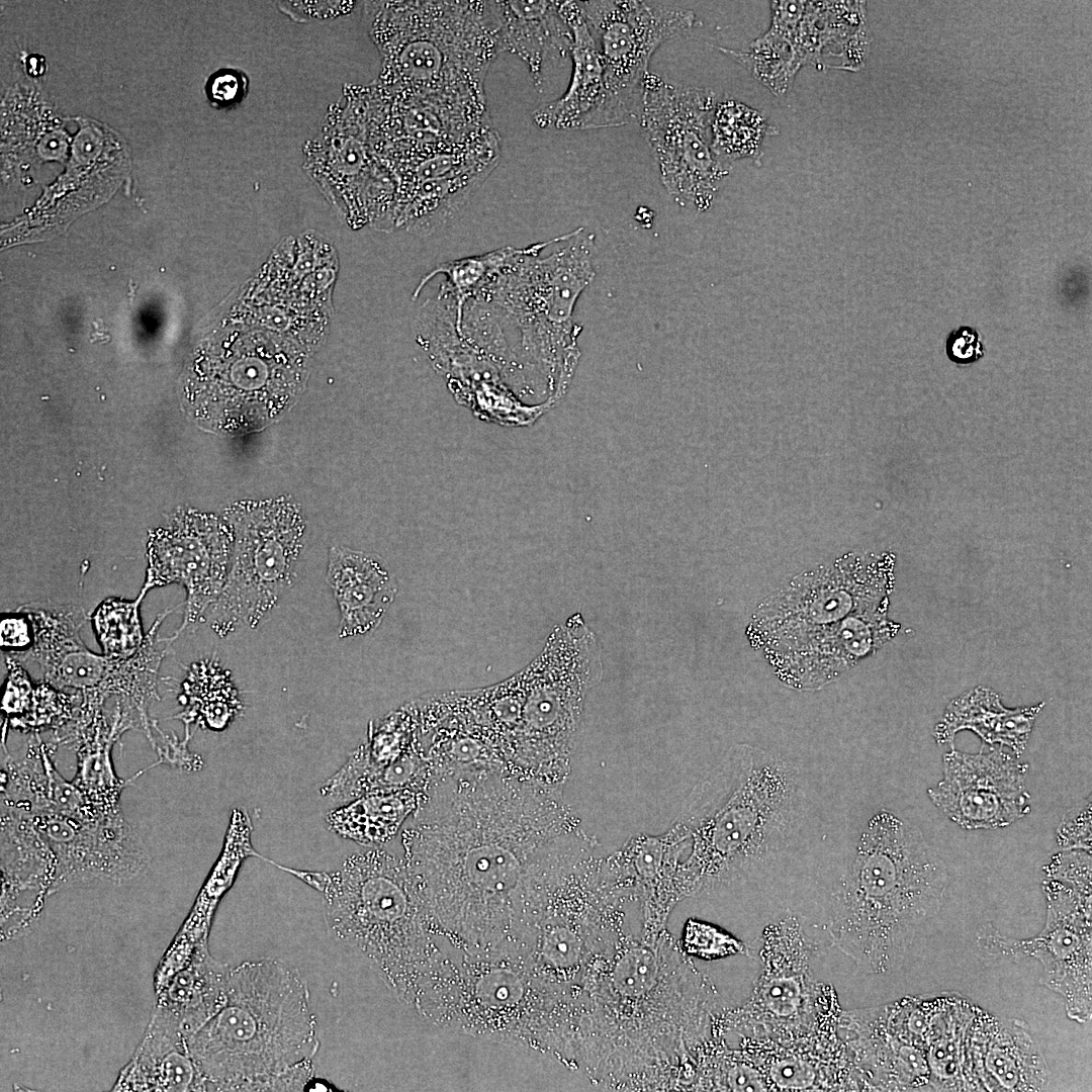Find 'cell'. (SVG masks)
I'll list each match as a JSON object with an SVG mask.
<instances>
[{
    "instance_id": "obj_1",
    "label": "cell",
    "mask_w": 1092,
    "mask_h": 1092,
    "mask_svg": "<svg viewBox=\"0 0 1092 1092\" xmlns=\"http://www.w3.org/2000/svg\"><path fill=\"white\" fill-rule=\"evenodd\" d=\"M563 789L507 771L432 777L401 844L432 920L456 949L521 958L549 856L582 828Z\"/></svg>"
},
{
    "instance_id": "obj_2",
    "label": "cell",
    "mask_w": 1092,
    "mask_h": 1092,
    "mask_svg": "<svg viewBox=\"0 0 1092 1092\" xmlns=\"http://www.w3.org/2000/svg\"><path fill=\"white\" fill-rule=\"evenodd\" d=\"M524 248L509 247L502 265L461 312L466 338L496 365L517 394L541 389L557 403L575 374L581 332L576 302L596 276L595 237L578 228Z\"/></svg>"
},
{
    "instance_id": "obj_3",
    "label": "cell",
    "mask_w": 1092,
    "mask_h": 1092,
    "mask_svg": "<svg viewBox=\"0 0 1092 1092\" xmlns=\"http://www.w3.org/2000/svg\"><path fill=\"white\" fill-rule=\"evenodd\" d=\"M805 808L795 765L764 748L731 746L674 819L689 834L679 869L687 897L719 894L767 873L795 843Z\"/></svg>"
},
{
    "instance_id": "obj_4",
    "label": "cell",
    "mask_w": 1092,
    "mask_h": 1092,
    "mask_svg": "<svg viewBox=\"0 0 1092 1092\" xmlns=\"http://www.w3.org/2000/svg\"><path fill=\"white\" fill-rule=\"evenodd\" d=\"M888 558L848 557L794 578L766 598L747 628L778 677L797 690L826 686L893 639Z\"/></svg>"
},
{
    "instance_id": "obj_5",
    "label": "cell",
    "mask_w": 1092,
    "mask_h": 1092,
    "mask_svg": "<svg viewBox=\"0 0 1092 1092\" xmlns=\"http://www.w3.org/2000/svg\"><path fill=\"white\" fill-rule=\"evenodd\" d=\"M947 885L946 866L920 829L881 810L825 887L827 931L859 970L887 974L937 914Z\"/></svg>"
},
{
    "instance_id": "obj_6",
    "label": "cell",
    "mask_w": 1092,
    "mask_h": 1092,
    "mask_svg": "<svg viewBox=\"0 0 1092 1092\" xmlns=\"http://www.w3.org/2000/svg\"><path fill=\"white\" fill-rule=\"evenodd\" d=\"M185 1045L204 1091H303L320 1049L306 981L281 959L242 963L222 1007Z\"/></svg>"
},
{
    "instance_id": "obj_7",
    "label": "cell",
    "mask_w": 1092,
    "mask_h": 1092,
    "mask_svg": "<svg viewBox=\"0 0 1092 1092\" xmlns=\"http://www.w3.org/2000/svg\"><path fill=\"white\" fill-rule=\"evenodd\" d=\"M274 864L321 894L330 935L404 1005L413 1007L421 984L460 952L432 920L403 856L372 847L351 854L333 872Z\"/></svg>"
},
{
    "instance_id": "obj_8",
    "label": "cell",
    "mask_w": 1092,
    "mask_h": 1092,
    "mask_svg": "<svg viewBox=\"0 0 1092 1092\" xmlns=\"http://www.w3.org/2000/svg\"><path fill=\"white\" fill-rule=\"evenodd\" d=\"M384 90L487 107L484 81L502 52L493 1H364Z\"/></svg>"
},
{
    "instance_id": "obj_9",
    "label": "cell",
    "mask_w": 1092,
    "mask_h": 1092,
    "mask_svg": "<svg viewBox=\"0 0 1092 1092\" xmlns=\"http://www.w3.org/2000/svg\"><path fill=\"white\" fill-rule=\"evenodd\" d=\"M423 1018L499 1042L549 1053L569 1064L582 1009L543 987L525 964L462 953L447 960L420 986L413 1005Z\"/></svg>"
},
{
    "instance_id": "obj_10",
    "label": "cell",
    "mask_w": 1092,
    "mask_h": 1092,
    "mask_svg": "<svg viewBox=\"0 0 1092 1092\" xmlns=\"http://www.w3.org/2000/svg\"><path fill=\"white\" fill-rule=\"evenodd\" d=\"M307 349L268 331H231L200 352L188 372L186 405L198 425L232 434L281 419L301 394Z\"/></svg>"
},
{
    "instance_id": "obj_11",
    "label": "cell",
    "mask_w": 1092,
    "mask_h": 1092,
    "mask_svg": "<svg viewBox=\"0 0 1092 1092\" xmlns=\"http://www.w3.org/2000/svg\"><path fill=\"white\" fill-rule=\"evenodd\" d=\"M526 695L507 766L515 777L564 788L588 692L603 676L598 638L579 614L553 628L525 667Z\"/></svg>"
},
{
    "instance_id": "obj_12",
    "label": "cell",
    "mask_w": 1092,
    "mask_h": 1092,
    "mask_svg": "<svg viewBox=\"0 0 1092 1092\" xmlns=\"http://www.w3.org/2000/svg\"><path fill=\"white\" fill-rule=\"evenodd\" d=\"M16 611L29 619L33 639L27 650L11 656L20 662H35L43 680L60 690L73 689L104 700L112 696L123 699L138 714L142 731L156 749L149 709L160 700L159 670L174 642L170 636L159 637V629L172 610L156 617L142 648L128 658L97 654L84 644L80 631L89 616L82 607L46 602L22 605Z\"/></svg>"
},
{
    "instance_id": "obj_13",
    "label": "cell",
    "mask_w": 1092,
    "mask_h": 1092,
    "mask_svg": "<svg viewBox=\"0 0 1092 1092\" xmlns=\"http://www.w3.org/2000/svg\"><path fill=\"white\" fill-rule=\"evenodd\" d=\"M225 516L234 535L230 571L205 616L219 637L256 628L294 585L305 533L289 496L235 503Z\"/></svg>"
},
{
    "instance_id": "obj_14",
    "label": "cell",
    "mask_w": 1092,
    "mask_h": 1092,
    "mask_svg": "<svg viewBox=\"0 0 1092 1092\" xmlns=\"http://www.w3.org/2000/svg\"><path fill=\"white\" fill-rule=\"evenodd\" d=\"M718 100L709 88L673 85L647 73L638 115L662 185L681 206L707 210L729 174L712 150Z\"/></svg>"
},
{
    "instance_id": "obj_15",
    "label": "cell",
    "mask_w": 1092,
    "mask_h": 1092,
    "mask_svg": "<svg viewBox=\"0 0 1092 1092\" xmlns=\"http://www.w3.org/2000/svg\"><path fill=\"white\" fill-rule=\"evenodd\" d=\"M604 64L600 128L637 116L652 55L697 23L694 11L659 1H578Z\"/></svg>"
},
{
    "instance_id": "obj_16",
    "label": "cell",
    "mask_w": 1092,
    "mask_h": 1092,
    "mask_svg": "<svg viewBox=\"0 0 1092 1092\" xmlns=\"http://www.w3.org/2000/svg\"><path fill=\"white\" fill-rule=\"evenodd\" d=\"M1041 888L1046 919L1040 933L1018 940L988 923L978 931V946L996 958L1037 960L1043 984L1064 998L1067 1015L1085 1023L1092 1011L1091 891L1048 877Z\"/></svg>"
},
{
    "instance_id": "obj_17",
    "label": "cell",
    "mask_w": 1092,
    "mask_h": 1092,
    "mask_svg": "<svg viewBox=\"0 0 1092 1092\" xmlns=\"http://www.w3.org/2000/svg\"><path fill=\"white\" fill-rule=\"evenodd\" d=\"M234 535L230 524L216 517L182 513L166 528L154 531L148 542V568L139 593L181 584L186 593L183 621L171 635L175 641L187 629L205 622L211 605L228 579Z\"/></svg>"
},
{
    "instance_id": "obj_18",
    "label": "cell",
    "mask_w": 1092,
    "mask_h": 1092,
    "mask_svg": "<svg viewBox=\"0 0 1092 1092\" xmlns=\"http://www.w3.org/2000/svg\"><path fill=\"white\" fill-rule=\"evenodd\" d=\"M943 778L927 796L949 820L968 830L1007 827L1029 814V764L992 747L977 753L954 747L942 756Z\"/></svg>"
},
{
    "instance_id": "obj_19",
    "label": "cell",
    "mask_w": 1092,
    "mask_h": 1092,
    "mask_svg": "<svg viewBox=\"0 0 1092 1092\" xmlns=\"http://www.w3.org/2000/svg\"><path fill=\"white\" fill-rule=\"evenodd\" d=\"M29 814L56 858L50 893L96 882L126 884L149 868L146 844L121 812L90 820L53 811Z\"/></svg>"
},
{
    "instance_id": "obj_20",
    "label": "cell",
    "mask_w": 1092,
    "mask_h": 1092,
    "mask_svg": "<svg viewBox=\"0 0 1092 1092\" xmlns=\"http://www.w3.org/2000/svg\"><path fill=\"white\" fill-rule=\"evenodd\" d=\"M430 763L418 737L413 703L370 722L367 739L320 789L322 797L346 804L364 795L428 787Z\"/></svg>"
},
{
    "instance_id": "obj_21",
    "label": "cell",
    "mask_w": 1092,
    "mask_h": 1092,
    "mask_svg": "<svg viewBox=\"0 0 1092 1092\" xmlns=\"http://www.w3.org/2000/svg\"><path fill=\"white\" fill-rule=\"evenodd\" d=\"M81 702L71 721L54 731V746L70 745L77 758L73 783L103 813L121 812L119 800L127 782L114 770L111 752L121 735L141 728L135 711L123 699L116 698L110 714L105 700L81 695Z\"/></svg>"
},
{
    "instance_id": "obj_22",
    "label": "cell",
    "mask_w": 1092,
    "mask_h": 1092,
    "mask_svg": "<svg viewBox=\"0 0 1092 1092\" xmlns=\"http://www.w3.org/2000/svg\"><path fill=\"white\" fill-rule=\"evenodd\" d=\"M689 843L685 827L673 821L661 834L630 836L615 851L634 879L643 935L652 936L665 930L668 915L686 898L679 868L688 853Z\"/></svg>"
},
{
    "instance_id": "obj_23",
    "label": "cell",
    "mask_w": 1092,
    "mask_h": 1092,
    "mask_svg": "<svg viewBox=\"0 0 1092 1092\" xmlns=\"http://www.w3.org/2000/svg\"><path fill=\"white\" fill-rule=\"evenodd\" d=\"M327 582L339 608L341 639L376 630L398 589L388 563L380 555L339 545L329 550Z\"/></svg>"
},
{
    "instance_id": "obj_24",
    "label": "cell",
    "mask_w": 1092,
    "mask_h": 1092,
    "mask_svg": "<svg viewBox=\"0 0 1092 1092\" xmlns=\"http://www.w3.org/2000/svg\"><path fill=\"white\" fill-rule=\"evenodd\" d=\"M559 12L572 32L573 68L566 92L532 114L540 128L596 129L605 103L604 64L578 1H559Z\"/></svg>"
},
{
    "instance_id": "obj_25",
    "label": "cell",
    "mask_w": 1092,
    "mask_h": 1092,
    "mask_svg": "<svg viewBox=\"0 0 1092 1092\" xmlns=\"http://www.w3.org/2000/svg\"><path fill=\"white\" fill-rule=\"evenodd\" d=\"M871 37L867 26L866 2H806L794 44L803 66H826L837 61V69L856 71L863 65Z\"/></svg>"
},
{
    "instance_id": "obj_26",
    "label": "cell",
    "mask_w": 1092,
    "mask_h": 1092,
    "mask_svg": "<svg viewBox=\"0 0 1092 1092\" xmlns=\"http://www.w3.org/2000/svg\"><path fill=\"white\" fill-rule=\"evenodd\" d=\"M502 52L519 57L541 90L549 60L570 55L572 32L559 12V1H493Z\"/></svg>"
},
{
    "instance_id": "obj_27",
    "label": "cell",
    "mask_w": 1092,
    "mask_h": 1092,
    "mask_svg": "<svg viewBox=\"0 0 1092 1092\" xmlns=\"http://www.w3.org/2000/svg\"><path fill=\"white\" fill-rule=\"evenodd\" d=\"M1043 706L1042 702L1029 707L1006 708L994 690L977 687L949 702L934 726L933 737L937 744L949 743L953 748L956 735L971 730L985 743L1007 746L1020 757Z\"/></svg>"
},
{
    "instance_id": "obj_28",
    "label": "cell",
    "mask_w": 1092,
    "mask_h": 1092,
    "mask_svg": "<svg viewBox=\"0 0 1092 1092\" xmlns=\"http://www.w3.org/2000/svg\"><path fill=\"white\" fill-rule=\"evenodd\" d=\"M2 908L12 907L25 891L50 893L56 870L54 852L28 812L1 802Z\"/></svg>"
},
{
    "instance_id": "obj_29",
    "label": "cell",
    "mask_w": 1092,
    "mask_h": 1092,
    "mask_svg": "<svg viewBox=\"0 0 1092 1092\" xmlns=\"http://www.w3.org/2000/svg\"><path fill=\"white\" fill-rule=\"evenodd\" d=\"M429 787H408L364 795L329 811L328 828L362 846L382 847L420 808Z\"/></svg>"
},
{
    "instance_id": "obj_30",
    "label": "cell",
    "mask_w": 1092,
    "mask_h": 1092,
    "mask_svg": "<svg viewBox=\"0 0 1092 1092\" xmlns=\"http://www.w3.org/2000/svg\"><path fill=\"white\" fill-rule=\"evenodd\" d=\"M231 969L215 961L205 946L175 978L167 1008L160 1013L185 1038L210 1019L224 1004Z\"/></svg>"
},
{
    "instance_id": "obj_31",
    "label": "cell",
    "mask_w": 1092,
    "mask_h": 1092,
    "mask_svg": "<svg viewBox=\"0 0 1092 1092\" xmlns=\"http://www.w3.org/2000/svg\"><path fill=\"white\" fill-rule=\"evenodd\" d=\"M179 699L184 709L175 718L188 728L195 723L213 730L223 729L241 709L231 672L214 656L192 662L186 668Z\"/></svg>"
},
{
    "instance_id": "obj_32",
    "label": "cell",
    "mask_w": 1092,
    "mask_h": 1092,
    "mask_svg": "<svg viewBox=\"0 0 1092 1092\" xmlns=\"http://www.w3.org/2000/svg\"><path fill=\"white\" fill-rule=\"evenodd\" d=\"M774 134H778V129L756 109L732 99L717 102L711 121V143L714 154L724 165L730 167L743 158L760 164L762 141Z\"/></svg>"
},
{
    "instance_id": "obj_33",
    "label": "cell",
    "mask_w": 1092,
    "mask_h": 1092,
    "mask_svg": "<svg viewBox=\"0 0 1092 1092\" xmlns=\"http://www.w3.org/2000/svg\"><path fill=\"white\" fill-rule=\"evenodd\" d=\"M778 97L789 94L802 66L794 40L768 28L746 50L717 47Z\"/></svg>"
},
{
    "instance_id": "obj_34",
    "label": "cell",
    "mask_w": 1092,
    "mask_h": 1092,
    "mask_svg": "<svg viewBox=\"0 0 1092 1092\" xmlns=\"http://www.w3.org/2000/svg\"><path fill=\"white\" fill-rule=\"evenodd\" d=\"M1010 1028L997 1039L986 1058V1067L1002 1090H1042L1046 1068L1032 1040L1022 1030Z\"/></svg>"
},
{
    "instance_id": "obj_35",
    "label": "cell",
    "mask_w": 1092,
    "mask_h": 1092,
    "mask_svg": "<svg viewBox=\"0 0 1092 1092\" xmlns=\"http://www.w3.org/2000/svg\"><path fill=\"white\" fill-rule=\"evenodd\" d=\"M144 599L141 595L134 600L109 597L89 615L101 653L128 658L142 648L146 638L141 617Z\"/></svg>"
},
{
    "instance_id": "obj_36",
    "label": "cell",
    "mask_w": 1092,
    "mask_h": 1092,
    "mask_svg": "<svg viewBox=\"0 0 1092 1092\" xmlns=\"http://www.w3.org/2000/svg\"><path fill=\"white\" fill-rule=\"evenodd\" d=\"M509 247L499 248L482 255L469 256L439 264L424 275L417 285L413 299L419 297L424 287L436 276L443 275V285L462 308L464 302L473 296L481 285L500 266Z\"/></svg>"
},
{
    "instance_id": "obj_37",
    "label": "cell",
    "mask_w": 1092,
    "mask_h": 1092,
    "mask_svg": "<svg viewBox=\"0 0 1092 1092\" xmlns=\"http://www.w3.org/2000/svg\"><path fill=\"white\" fill-rule=\"evenodd\" d=\"M81 698L79 692L69 694L46 680L34 684L26 712L3 726V736L8 725L31 734L44 729L56 731L73 719Z\"/></svg>"
},
{
    "instance_id": "obj_38",
    "label": "cell",
    "mask_w": 1092,
    "mask_h": 1092,
    "mask_svg": "<svg viewBox=\"0 0 1092 1092\" xmlns=\"http://www.w3.org/2000/svg\"><path fill=\"white\" fill-rule=\"evenodd\" d=\"M1091 796L1084 799L1062 817L1056 830V840L1062 850L1081 849L1091 852Z\"/></svg>"
},
{
    "instance_id": "obj_39",
    "label": "cell",
    "mask_w": 1092,
    "mask_h": 1092,
    "mask_svg": "<svg viewBox=\"0 0 1092 1092\" xmlns=\"http://www.w3.org/2000/svg\"><path fill=\"white\" fill-rule=\"evenodd\" d=\"M204 89L212 107L225 109L241 103L247 96L249 78L241 70L221 68L208 77Z\"/></svg>"
},
{
    "instance_id": "obj_40",
    "label": "cell",
    "mask_w": 1092,
    "mask_h": 1092,
    "mask_svg": "<svg viewBox=\"0 0 1092 1092\" xmlns=\"http://www.w3.org/2000/svg\"><path fill=\"white\" fill-rule=\"evenodd\" d=\"M693 944L687 949L701 957H719L734 953L741 950V944L729 935L722 934L716 928L689 921L685 929V946Z\"/></svg>"
},
{
    "instance_id": "obj_41",
    "label": "cell",
    "mask_w": 1092,
    "mask_h": 1092,
    "mask_svg": "<svg viewBox=\"0 0 1092 1092\" xmlns=\"http://www.w3.org/2000/svg\"><path fill=\"white\" fill-rule=\"evenodd\" d=\"M356 2L353 1H281L278 9L298 23L312 20H331L350 13Z\"/></svg>"
},
{
    "instance_id": "obj_42",
    "label": "cell",
    "mask_w": 1092,
    "mask_h": 1092,
    "mask_svg": "<svg viewBox=\"0 0 1092 1092\" xmlns=\"http://www.w3.org/2000/svg\"><path fill=\"white\" fill-rule=\"evenodd\" d=\"M945 351L952 362L965 365L982 358L985 347L976 329L963 326L949 333Z\"/></svg>"
},
{
    "instance_id": "obj_43",
    "label": "cell",
    "mask_w": 1092,
    "mask_h": 1092,
    "mask_svg": "<svg viewBox=\"0 0 1092 1092\" xmlns=\"http://www.w3.org/2000/svg\"><path fill=\"white\" fill-rule=\"evenodd\" d=\"M15 615H8L1 620L0 642L1 648L17 653L27 650L33 639L32 627L29 619L22 613L15 611Z\"/></svg>"
},
{
    "instance_id": "obj_44",
    "label": "cell",
    "mask_w": 1092,
    "mask_h": 1092,
    "mask_svg": "<svg viewBox=\"0 0 1092 1092\" xmlns=\"http://www.w3.org/2000/svg\"><path fill=\"white\" fill-rule=\"evenodd\" d=\"M807 1H771L769 28L794 40Z\"/></svg>"
},
{
    "instance_id": "obj_45",
    "label": "cell",
    "mask_w": 1092,
    "mask_h": 1092,
    "mask_svg": "<svg viewBox=\"0 0 1092 1092\" xmlns=\"http://www.w3.org/2000/svg\"><path fill=\"white\" fill-rule=\"evenodd\" d=\"M812 1072L802 1064L795 1062L782 1063L772 1070V1076L782 1087H805L810 1085Z\"/></svg>"
}]
</instances>
